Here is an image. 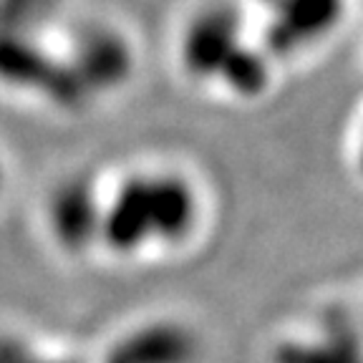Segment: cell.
I'll return each mask as SVG.
<instances>
[{
	"label": "cell",
	"mask_w": 363,
	"mask_h": 363,
	"mask_svg": "<svg viewBox=\"0 0 363 363\" xmlns=\"http://www.w3.org/2000/svg\"><path fill=\"white\" fill-rule=\"evenodd\" d=\"M199 220V199L182 174H149V222L152 240L179 245L192 235Z\"/></svg>",
	"instance_id": "7"
},
{
	"label": "cell",
	"mask_w": 363,
	"mask_h": 363,
	"mask_svg": "<svg viewBox=\"0 0 363 363\" xmlns=\"http://www.w3.org/2000/svg\"><path fill=\"white\" fill-rule=\"evenodd\" d=\"M3 184H6V172H3V162H0V192H3Z\"/></svg>",
	"instance_id": "12"
},
{
	"label": "cell",
	"mask_w": 363,
	"mask_h": 363,
	"mask_svg": "<svg viewBox=\"0 0 363 363\" xmlns=\"http://www.w3.org/2000/svg\"><path fill=\"white\" fill-rule=\"evenodd\" d=\"M272 363H361V338L346 313H330L311 338L280 340Z\"/></svg>",
	"instance_id": "8"
},
{
	"label": "cell",
	"mask_w": 363,
	"mask_h": 363,
	"mask_svg": "<svg viewBox=\"0 0 363 363\" xmlns=\"http://www.w3.org/2000/svg\"><path fill=\"white\" fill-rule=\"evenodd\" d=\"M66 61L91 96L121 89L134 74V51L129 40L101 23L79 30Z\"/></svg>",
	"instance_id": "4"
},
{
	"label": "cell",
	"mask_w": 363,
	"mask_h": 363,
	"mask_svg": "<svg viewBox=\"0 0 363 363\" xmlns=\"http://www.w3.org/2000/svg\"><path fill=\"white\" fill-rule=\"evenodd\" d=\"M242 43V18L230 3H212L189 21L182 38V66L197 81H217L230 53Z\"/></svg>",
	"instance_id": "2"
},
{
	"label": "cell",
	"mask_w": 363,
	"mask_h": 363,
	"mask_svg": "<svg viewBox=\"0 0 363 363\" xmlns=\"http://www.w3.org/2000/svg\"><path fill=\"white\" fill-rule=\"evenodd\" d=\"M217 81L227 91H233L235 96L257 99L270 86V53L252 48L242 40L220 68Z\"/></svg>",
	"instance_id": "9"
},
{
	"label": "cell",
	"mask_w": 363,
	"mask_h": 363,
	"mask_svg": "<svg viewBox=\"0 0 363 363\" xmlns=\"http://www.w3.org/2000/svg\"><path fill=\"white\" fill-rule=\"evenodd\" d=\"M101 207L94 182L84 174L66 177L58 182L48 197V230L53 242L68 255H81L99 242Z\"/></svg>",
	"instance_id": "3"
},
{
	"label": "cell",
	"mask_w": 363,
	"mask_h": 363,
	"mask_svg": "<svg viewBox=\"0 0 363 363\" xmlns=\"http://www.w3.org/2000/svg\"><path fill=\"white\" fill-rule=\"evenodd\" d=\"M99 242L116 255H134L152 242L149 222V174H131L101 207Z\"/></svg>",
	"instance_id": "5"
},
{
	"label": "cell",
	"mask_w": 363,
	"mask_h": 363,
	"mask_svg": "<svg viewBox=\"0 0 363 363\" xmlns=\"http://www.w3.org/2000/svg\"><path fill=\"white\" fill-rule=\"evenodd\" d=\"M61 0H0V30L33 35L58 11Z\"/></svg>",
	"instance_id": "10"
},
{
	"label": "cell",
	"mask_w": 363,
	"mask_h": 363,
	"mask_svg": "<svg viewBox=\"0 0 363 363\" xmlns=\"http://www.w3.org/2000/svg\"><path fill=\"white\" fill-rule=\"evenodd\" d=\"M0 363H53V361H45L26 340L13 338V335H3L0 338Z\"/></svg>",
	"instance_id": "11"
},
{
	"label": "cell",
	"mask_w": 363,
	"mask_h": 363,
	"mask_svg": "<svg viewBox=\"0 0 363 363\" xmlns=\"http://www.w3.org/2000/svg\"><path fill=\"white\" fill-rule=\"evenodd\" d=\"M0 84L38 94L61 111H81L91 101L66 58H56L33 35L18 30H0Z\"/></svg>",
	"instance_id": "1"
},
{
	"label": "cell",
	"mask_w": 363,
	"mask_h": 363,
	"mask_svg": "<svg viewBox=\"0 0 363 363\" xmlns=\"http://www.w3.org/2000/svg\"><path fill=\"white\" fill-rule=\"evenodd\" d=\"M197 335L177 320H152L121 335L104 363H194Z\"/></svg>",
	"instance_id": "6"
}]
</instances>
